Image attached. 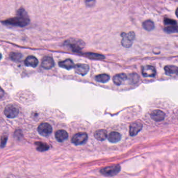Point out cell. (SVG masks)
I'll use <instances>...</instances> for the list:
<instances>
[{"instance_id":"cell-1","label":"cell","mask_w":178,"mask_h":178,"mask_svg":"<svg viewBox=\"0 0 178 178\" xmlns=\"http://www.w3.org/2000/svg\"><path fill=\"white\" fill-rule=\"evenodd\" d=\"M17 16L1 22L3 24L6 26H16L24 27L30 23V19L28 13L25 9L20 8L17 12Z\"/></svg>"},{"instance_id":"cell-2","label":"cell","mask_w":178,"mask_h":178,"mask_svg":"<svg viewBox=\"0 0 178 178\" xmlns=\"http://www.w3.org/2000/svg\"><path fill=\"white\" fill-rule=\"evenodd\" d=\"M65 45L68 46L73 52H80L84 48L85 44L84 42L80 39L71 38L67 40L65 42Z\"/></svg>"},{"instance_id":"cell-3","label":"cell","mask_w":178,"mask_h":178,"mask_svg":"<svg viewBox=\"0 0 178 178\" xmlns=\"http://www.w3.org/2000/svg\"><path fill=\"white\" fill-rule=\"evenodd\" d=\"M121 167L119 165H114L101 169L100 173L104 176L112 177L116 176L120 172Z\"/></svg>"},{"instance_id":"cell-4","label":"cell","mask_w":178,"mask_h":178,"mask_svg":"<svg viewBox=\"0 0 178 178\" xmlns=\"http://www.w3.org/2000/svg\"><path fill=\"white\" fill-rule=\"evenodd\" d=\"M121 36L122 38L121 40V44L122 46L127 48L131 47L136 36L134 32L133 31H131L127 34L124 32L121 34Z\"/></svg>"},{"instance_id":"cell-5","label":"cell","mask_w":178,"mask_h":178,"mask_svg":"<svg viewBox=\"0 0 178 178\" xmlns=\"http://www.w3.org/2000/svg\"><path fill=\"white\" fill-rule=\"evenodd\" d=\"M88 134L85 132H79L74 134L71 139V142L76 145L83 144L87 141Z\"/></svg>"},{"instance_id":"cell-6","label":"cell","mask_w":178,"mask_h":178,"mask_svg":"<svg viewBox=\"0 0 178 178\" xmlns=\"http://www.w3.org/2000/svg\"><path fill=\"white\" fill-rule=\"evenodd\" d=\"M4 112V114L7 118H14L18 115L19 110L16 106L10 104L5 107Z\"/></svg>"},{"instance_id":"cell-7","label":"cell","mask_w":178,"mask_h":178,"mask_svg":"<svg viewBox=\"0 0 178 178\" xmlns=\"http://www.w3.org/2000/svg\"><path fill=\"white\" fill-rule=\"evenodd\" d=\"M38 131L41 136H50L52 133V127L48 123H42L39 126Z\"/></svg>"},{"instance_id":"cell-8","label":"cell","mask_w":178,"mask_h":178,"mask_svg":"<svg viewBox=\"0 0 178 178\" xmlns=\"http://www.w3.org/2000/svg\"><path fill=\"white\" fill-rule=\"evenodd\" d=\"M143 124L140 120H137L135 122H132L130 124L129 133L131 136H134L138 134L139 132L142 130Z\"/></svg>"},{"instance_id":"cell-9","label":"cell","mask_w":178,"mask_h":178,"mask_svg":"<svg viewBox=\"0 0 178 178\" xmlns=\"http://www.w3.org/2000/svg\"><path fill=\"white\" fill-rule=\"evenodd\" d=\"M142 73L145 77H154L156 76V70L153 66L145 65L142 67Z\"/></svg>"},{"instance_id":"cell-10","label":"cell","mask_w":178,"mask_h":178,"mask_svg":"<svg viewBox=\"0 0 178 178\" xmlns=\"http://www.w3.org/2000/svg\"><path fill=\"white\" fill-rule=\"evenodd\" d=\"M74 71L77 74L84 76L88 73L89 70V67L88 65L84 64H78L74 65Z\"/></svg>"},{"instance_id":"cell-11","label":"cell","mask_w":178,"mask_h":178,"mask_svg":"<svg viewBox=\"0 0 178 178\" xmlns=\"http://www.w3.org/2000/svg\"><path fill=\"white\" fill-rule=\"evenodd\" d=\"M150 117L155 121H161L164 119L166 115L160 110H155L150 113Z\"/></svg>"},{"instance_id":"cell-12","label":"cell","mask_w":178,"mask_h":178,"mask_svg":"<svg viewBox=\"0 0 178 178\" xmlns=\"http://www.w3.org/2000/svg\"><path fill=\"white\" fill-rule=\"evenodd\" d=\"M54 66L53 59L51 56H46L42 59L41 66L45 69H50Z\"/></svg>"},{"instance_id":"cell-13","label":"cell","mask_w":178,"mask_h":178,"mask_svg":"<svg viewBox=\"0 0 178 178\" xmlns=\"http://www.w3.org/2000/svg\"><path fill=\"white\" fill-rule=\"evenodd\" d=\"M165 71L167 75L171 77L178 76V67L174 65H167L164 68Z\"/></svg>"},{"instance_id":"cell-14","label":"cell","mask_w":178,"mask_h":178,"mask_svg":"<svg viewBox=\"0 0 178 178\" xmlns=\"http://www.w3.org/2000/svg\"><path fill=\"white\" fill-rule=\"evenodd\" d=\"M38 64V59L34 56H29L25 60V65L28 67H36Z\"/></svg>"},{"instance_id":"cell-15","label":"cell","mask_w":178,"mask_h":178,"mask_svg":"<svg viewBox=\"0 0 178 178\" xmlns=\"http://www.w3.org/2000/svg\"><path fill=\"white\" fill-rule=\"evenodd\" d=\"M68 134L65 130H57L55 132V138L57 141L62 142L68 138Z\"/></svg>"},{"instance_id":"cell-16","label":"cell","mask_w":178,"mask_h":178,"mask_svg":"<svg viewBox=\"0 0 178 178\" xmlns=\"http://www.w3.org/2000/svg\"><path fill=\"white\" fill-rule=\"evenodd\" d=\"M127 78V76L126 74L124 73H121V74H116L113 77L112 80L115 84L119 86L122 83V82H124V81L126 80Z\"/></svg>"},{"instance_id":"cell-17","label":"cell","mask_w":178,"mask_h":178,"mask_svg":"<svg viewBox=\"0 0 178 178\" xmlns=\"http://www.w3.org/2000/svg\"><path fill=\"white\" fill-rule=\"evenodd\" d=\"M59 66L62 68L69 70L72 68H74V65L73 62L70 59H67L65 60L61 61L59 63Z\"/></svg>"},{"instance_id":"cell-18","label":"cell","mask_w":178,"mask_h":178,"mask_svg":"<svg viewBox=\"0 0 178 178\" xmlns=\"http://www.w3.org/2000/svg\"><path fill=\"white\" fill-rule=\"evenodd\" d=\"M121 138V134L117 132H112L108 135V141L112 143L118 142Z\"/></svg>"},{"instance_id":"cell-19","label":"cell","mask_w":178,"mask_h":178,"mask_svg":"<svg viewBox=\"0 0 178 178\" xmlns=\"http://www.w3.org/2000/svg\"><path fill=\"white\" fill-rule=\"evenodd\" d=\"M94 137L98 141H104L107 137V131L105 130H99L94 133Z\"/></svg>"},{"instance_id":"cell-20","label":"cell","mask_w":178,"mask_h":178,"mask_svg":"<svg viewBox=\"0 0 178 178\" xmlns=\"http://www.w3.org/2000/svg\"><path fill=\"white\" fill-rule=\"evenodd\" d=\"M35 144L36 145V150L41 152L46 151L50 148V146L48 144H46L45 143L38 142L35 143Z\"/></svg>"},{"instance_id":"cell-21","label":"cell","mask_w":178,"mask_h":178,"mask_svg":"<svg viewBox=\"0 0 178 178\" xmlns=\"http://www.w3.org/2000/svg\"><path fill=\"white\" fill-rule=\"evenodd\" d=\"M110 79V77L107 74H98L95 76V79L96 81L102 83H106L108 82Z\"/></svg>"},{"instance_id":"cell-22","label":"cell","mask_w":178,"mask_h":178,"mask_svg":"<svg viewBox=\"0 0 178 178\" xmlns=\"http://www.w3.org/2000/svg\"><path fill=\"white\" fill-rule=\"evenodd\" d=\"M142 26L145 30L148 31H152L155 28L154 22L150 20H145L143 23Z\"/></svg>"},{"instance_id":"cell-23","label":"cell","mask_w":178,"mask_h":178,"mask_svg":"<svg viewBox=\"0 0 178 178\" xmlns=\"http://www.w3.org/2000/svg\"><path fill=\"white\" fill-rule=\"evenodd\" d=\"M10 59L15 62H18L22 58V54L20 53H16V52H12L10 55Z\"/></svg>"},{"instance_id":"cell-24","label":"cell","mask_w":178,"mask_h":178,"mask_svg":"<svg viewBox=\"0 0 178 178\" xmlns=\"http://www.w3.org/2000/svg\"><path fill=\"white\" fill-rule=\"evenodd\" d=\"M86 56H87L89 58L93 60H102L105 58L104 56L100 54H95V53H88L84 54Z\"/></svg>"},{"instance_id":"cell-25","label":"cell","mask_w":178,"mask_h":178,"mask_svg":"<svg viewBox=\"0 0 178 178\" xmlns=\"http://www.w3.org/2000/svg\"><path fill=\"white\" fill-rule=\"evenodd\" d=\"M164 31L168 34L177 32V26L174 25V26H167L166 28H165Z\"/></svg>"},{"instance_id":"cell-26","label":"cell","mask_w":178,"mask_h":178,"mask_svg":"<svg viewBox=\"0 0 178 178\" xmlns=\"http://www.w3.org/2000/svg\"><path fill=\"white\" fill-rule=\"evenodd\" d=\"M177 22L174 19L168 18H165L164 19V24L166 26H174V25H177Z\"/></svg>"},{"instance_id":"cell-27","label":"cell","mask_w":178,"mask_h":178,"mask_svg":"<svg viewBox=\"0 0 178 178\" xmlns=\"http://www.w3.org/2000/svg\"><path fill=\"white\" fill-rule=\"evenodd\" d=\"M7 141V136H3L1 137V144H0V146L2 147L3 148L6 145V142Z\"/></svg>"},{"instance_id":"cell-28","label":"cell","mask_w":178,"mask_h":178,"mask_svg":"<svg viewBox=\"0 0 178 178\" xmlns=\"http://www.w3.org/2000/svg\"><path fill=\"white\" fill-rule=\"evenodd\" d=\"M130 79H131L132 82L133 83H136L139 80V76L136 74H133L130 75Z\"/></svg>"},{"instance_id":"cell-29","label":"cell","mask_w":178,"mask_h":178,"mask_svg":"<svg viewBox=\"0 0 178 178\" xmlns=\"http://www.w3.org/2000/svg\"><path fill=\"white\" fill-rule=\"evenodd\" d=\"M95 2V0H85V3H86V6L90 7L94 6Z\"/></svg>"},{"instance_id":"cell-30","label":"cell","mask_w":178,"mask_h":178,"mask_svg":"<svg viewBox=\"0 0 178 178\" xmlns=\"http://www.w3.org/2000/svg\"><path fill=\"white\" fill-rule=\"evenodd\" d=\"M4 95V90H3L1 87H0V100L2 99Z\"/></svg>"},{"instance_id":"cell-31","label":"cell","mask_w":178,"mask_h":178,"mask_svg":"<svg viewBox=\"0 0 178 178\" xmlns=\"http://www.w3.org/2000/svg\"><path fill=\"white\" fill-rule=\"evenodd\" d=\"M176 15L177 17L178 18V7L176 10Z\"/></svg>"},{"instance_id":"cell-32","label":"cell","mask_w":178,"mask_h":178,"mask_svg":"<svg viewBox=\"0 0 178 178\" xmlns=\"http://www.w3.org/2000/svg\"><path fill=\"white\" fill-rule=\"evenodd\" d=\"M1 58H2V54L0 53V60H1Z\"/></svg>"},{"instance_id":"cell-33","label":"cell","mask_w":178,"mask_h":178,"mask_svg":"<svg viewBox=\"0 0 178 178\" xmlns=\"http://www.w3.org/2000/svg\"><path fill=\"white\" fill-rule=\"evenodd\" d=\"M177 33H178V26H177Z\"/></svg>"}]
</instances>
